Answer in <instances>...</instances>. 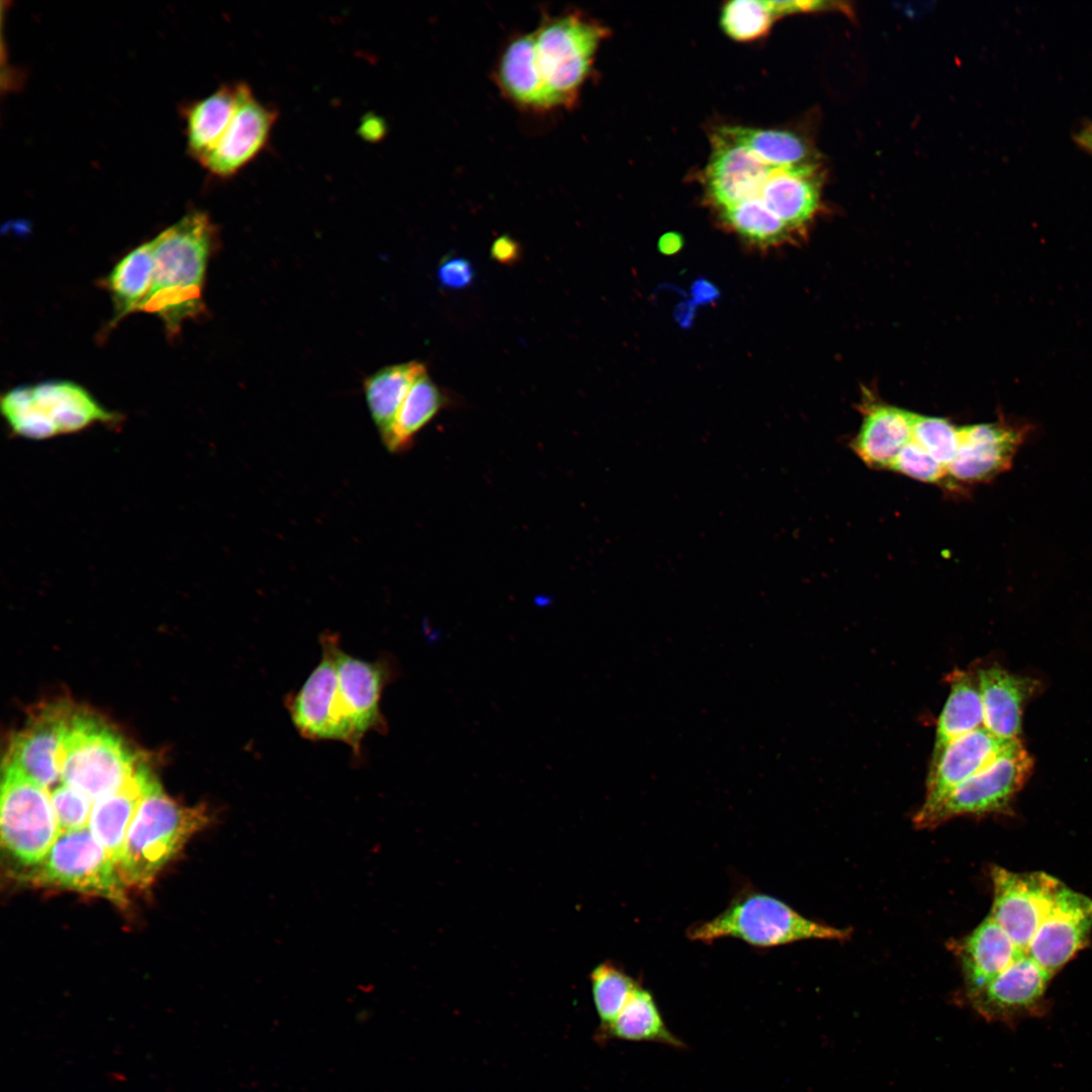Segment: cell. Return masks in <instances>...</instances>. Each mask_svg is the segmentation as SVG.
Masks as SVG:
<instances>
[{"label": "cell", "instance_id": "7a4b0ae2", "mask_svg": "<svg viewBox=\"0 0 1092 1092\" xmlns=\"http://www.w3.org/2000/svg\"><path fill=\"white\" fill-rule=\"evenodd\" d=\"M215 228L202 211H191L155 238L151 288L138 310L160 317L170 337L202 313V289Z\"/></svg>", "mask_w": 1092, "mask_h": 1092}, {"label": "cell", "instance_id": "d590c367", "mask_svg": "<svg viewBox=\"0 0 1092 1092\" xmlns=\"http://www.w3.org/2000/svg\"><path fill=\"white\" fill-rule=\"evenodd\" d=\"M51 798L60 833L88 827L94 804L88 797L63 784Z\"/></svg>", "mask_w": 1092, "mask_h": 1092}, {"label": "cell", "instance_id": "3957f363", "mask_svg": "<svg viewBox=\"0 0 1092 1092\" xmlns=\"http://www.w3.org/2000/svg\"><path fill=\"white\" fill-rule=\"evenodd\" d=\"M205 806L184 807L170 799L155 779L128 828L118 872L125 887L144 889L210 822Z\"/></svg>", "mask_w": 1092, "mask_h": 1092}, {"label": "cell", "instance_id": "603a6c76", "mask_svg": "<svg viewBox=\"0 0 1092 1092\" xmlns=\"http://www.w3.org/2000/svg\"><path fill=\"white\" fill-rule=\"evenodd\" d=\"M496 80L503 92L518 105L550 109L533 32L518 34L508 42L497 64Z\"/></svg>", "mask_w": 1092, "mask_h": 1092}, {"label": "cell", "instance_id": "ac0fdd59", "mask_svg": "<svg viewBox=\"0 0 1092 1092\" xmlns=\"http://www.w3.org/2000/svg\"><path fill=\"white\" fill-rule=\"evenodd\" d=\"M862 422L850 448L870 468L891 470L903 447L912 439L914 414L864 397L860 403Z\"/></svg>", "mask_w": 1092, "mask_h": 1092}, {"label": "cell", "instance_id": "d6986e66", "mask_svg": "<svg viewBox=\"0 0 1092 1092\" xmlns=\"http://www.w3.org/2000/svg\"><path fill=\"white\" fill-rule=\"evenodd\" d=\"M967 997L975 994L1025 953L991 915L956 944Z\"/></svg>", "mask_w": 1092, "mask_h": 1092}, {"label": "cell", "instance_id": "52a82bcc", "mask_svg": "<svg viewBox=\"0 0 1092 1092\" xmlns=\"http://www.w3.org/2000/svg\"><path fill=\"white\" fill-rule=\"evenodd\" d=\"M533 34L550 108L572 105L606 28L571 11L545 18Z\"/></svg>", "mask_w": 1092, "mask_h": 1092}, {"label": "cell", "instance_id": "4fadbf2b", "mask_svg": "<svg viewBox=\"0 0 1092 1092\" xmlns=\"http://www.w3.org/2000/svg\"><path fill=\"white\" fill-rule=\"evenodd\" d=\"M276 109L260 101L253 90L242 83L236 112L216 146L200 164L218 178L240 172L267 146L277 120Z\"/></svg>", "mask_w": 1092, "mask_h": 1092}, {"label": "cell", "instance_id": "6da1fadb", "mask_svg": "<svg viewBox=\"0 0 1092 1092\" xmlns=\"http://www.w3.org/2000/svg\"><path fill=\"white\" fill-rule=\"evenodd\" d=\"M322 658L285 704L299 734L311 740H337L361 753L367 733H386L380 709L384 689L399 669L391 656L366 661L346 653L338 635L321 637Z\"/></svg>", "mask_w": 1092, "mask_h": 1092}, {"label": "cell", "instance_id": "836d02e7", "mask_svg": "<svg viewBox=\"0 0 1092 1092\" xmlns=\"http://www.w3.org/2000/svg\"><path fill=\"white\" fill-rule=\"evenodd\" d=\"M959 439L960 428L950 421L914 414L912 440L946 469L954 457Z\"/></svg>", "mask_w": 1092, "mask_h": 1092}, {"label": "cell", "instance_id": "4dcf8cb0", "mask_svg": "<svg viewBox=\"0 0 1092 1092\" xmlns=\"http://www.w3.org/2000/svg\"><path fill=\"white\" fill-rule=\"evenodd\" d=\"M720 129L770 165L786 167L810 164L811 154L807 144L791 131L740 126Z\"/></svg>", "mask_w": 1092, "mask_h": 1092}, {"label": "cell", "instance_id": "f546056e", "mask_svg": "<svg viewBox=\"0 0 1092 1092\" xmlns=\"http://www.w3.org/2000/svg\"><path fill=\"white\" fill-rule=\"evenodd\" d=\"M718 212L725 226L761 250L793 241L795 233L759 199L747 200Z\"/></svg>", "mask_w": 1092, "mask_h": 1092}, {"label": "cell", "instance_id": "1f68e13d", "mask_svg": "<svg viewBox=\"0 0 1092 1092\" xmlns=\"http://www.w3.org/2000/svg\"><path fill=\"white\" fill-rule=\"evenodd\" d=\"M589 979L593 1000L600 1019L598 1035L615 1021L640 982L611 962L598 965L592 971Z\"/></svg>", "mask_w": 1092, "mask_h": 1092}, {"label": "cell", "instance_id": "cb8c5ba5", "mask_svg": "<svg viewBox=\"0 0 1092 1092\" xmlns=\"http://www.w3.org/2000/svg\"><path fill=\"white\" fill-rule=\"evenodd\" d=\"M603 1043L609 1039L656 1042L672 1049H686V1043L665 1024L652 994L640 983L615 1021L601 1034Z\"/></svg>", "mask_w": 1092, "mask_h": 1092}, {"label": "cell", "instance_id": "e575fe53", "mask_svg": "<svg viewBox=\"0 0 1092 1092\" xmlns=\"http://www.w3.org/2000/svg\"><path fill=\"white\" fill-rule=\"evenodd\" d=\"M891 470L922 482L945 486L946 467L912 439L900 451Z\"/></svg>", "mask_w": 1092, "mask_h": 1092}, {"label": "cell", "instance_id": "60d3db41", "mask_svg": "<svg viewBox=\"0 0 1092 1092\" xmlns=\"http://www.w3.org/2000/svg\"><path fill=\"white\" fill-rule=\"evenodd\" d=\"M1076 143L1092 155V123L1085 124L1075 135Z\"/></svg>", "mask_w": 1092, "mask_h": 1092}, {"label": "cell", "instance_id": "f1b7e54d", "mask_svg": "<svg viewBox=\"0 0 1092 1092\" xmlns=\"http://www.w3.org/2000/svg\"><path fill=\"white\" fill-rule=\"evenodd\" d=\"M444 391L428 376H420L407 392L394 421L392 430L383 442L390 453H401L412 447L417 434L448 404Z\"/></svg>", "mask_w": 1092, "mask_h": 1092}, {"label": "cell", "instance_id": "d4e9b609", "mask_svg": "<svg viewBox=\"0 0 1092 1092\" xmlns=\"http://www.w3.org/2000/svg\"><path fill=\"white\" fill-rule=\"evenodd\" d=\"M947 681L949 694L938 717L932 755L950 741L984 727L977 672L956 669L947 675Z\"/></svg>", "mask_w": 1092, "mask_h": 1092}, {"label": "cell", "instance_id": "7402d4cb", "mask_svg": "<svg viewBox=\"0 0 1092 1092\" xmlns=\"http://www.w3.org/2000/svg\"><path fill=\"white\" fill-rule=\"evenodd\" d=\"M794 233L807 225L817 211L820 183L810 164L776 167L757 198Z\"/></svg>", "mask_w": 1092, "mask_h": 1092}, {"label": "cell", "instance_id": "8fae6325", "mask_svg": "<svg viewBox=\"0 0 1092 1092\" xmlns=\"http://www.w3.org/2000/svg\"><path fill=\"white\" fill-rule=\"evenodd\" d=\"M1031 431L1026 422L1004 418L960 427L959 446L947 466L944 488L962 490L1005 472Z\"/></svg>", "mask_w": 1092, "mask_h": 1092}, {"label": "cell", "instance_id": "b9f144b4", "mask_svg": "<svg viewBox=\"0 0 1092 1092\" xmlns=\"http://www.w3.org/2000/svg\"><path fill=\"white\" fill-rule=\"evenodd\" d=\"M693 307V305L688 303L680 305V308H678L676 313L679 324H686L688 326V324L691 323L694 314Z\"/></svg>", "mask_w": 1092, "mask_h": 1092}, {"label": "cell", "instance_id": "83f0119b", "mask_svg": "<svg viewBox=\"0 0 1092 1092\" xmlns=\"http://www.w3.org/2000/svg\"><path fill=\"white\" fill-rule=\"evenodd\" d=\"M154 248L155 239L134 248L118 261L105 279L114 305L113 324L138 311L147 296L153 279Z\"/></svg>", "mask_w": 1092, "mask_h": 1092}, {"label": "cell", "instance_id": "44dd1931", "mask_svg": "<svg viewBox=\"0 0 1092 1092\" xmlns=\"http://www.w3.org/2000/svg\"><path fill=\"white\" fill-rule=\"evenodd\" d=\"M154 780L149 768L139 762L120 788L93 804L88 828L117 867L128 828Z\"/></svg>", "mask_w": 1092, "mask_h": 1092}, {"label": "cell", "instance_id": "8992f818", "mask_svg": "<svg viewBox=\"0 0 1092 1092\" xmlns=\"http://www.w3.org/2000/svg\"><path fill=\"white\" fill-rule=\"evenodd\" d=\"M61 780L93 803L120 788L138 760L111 728L87 712L69 717L60 755Z\"/></svg>", "mask_w": 1092, "mask_h": 1092}, {"label": "cell", "instance_id": "2e32d148", "mask_svg": "<svg viewBox=\"0 0 1092 1092\" xmlns=\"http://www.w3.org/2000/svg\"><path fill=\"white\" fill-rule=\"evenodd\" d=\"M73 708L50 703L32 712L9 743L4 762L11 763L44 788L61 780L59 755Z\"/></svg>", "mask_w": 1092, "mask_h": 1092}, {"label": "cell", "instance_id": "484cf974", "mask_svg": "<svg viewBox=\"0 0 1092 1092\" xmlns=\"http://www.w3.org/2000/svg\"><path fill=\"white\" fill-rule=\"evenodd\" d=\"M241 86L242 83L224 85L187 110V147L198 162L210 153L224 133L236 112Z\"/></svg>", "mask_w": 1092, "mask_h": 1092}, {"label": "cell", "instance_id": "f35d334b", "mask_svg": "<svg viewBox=\"0 0 1092 1092\" xmlns=\"http://www.w3.org/2000/svg\"><path fill=\"white\" fill-rule=\"evenodd\" d=\"M692 296L695 304H705L715 300L719 296V290L710 281L699 279L692 287Z\"/></svg>", "mask_w": 1092, "mask_h": 1092}, {"label": "cell", "instance_id": "9a60e30c", "mask_svg": "<svg viewBox=\"0 0 1092 1092\" xmlns=\"http://www.w3.org/2000/svg\"><path fill=\"white\" fill-rule=\"evenodd\" d=\"M1092 929V900L1065 886L1039 924L1027 956L1052 976L1082 949Z\"/></svg>", "mask_w": 1092, "mask_h": 1092}, {"label": "cell", "instance_id": "d6a6232c", "mask_svg": "<svg viewBox=\"0 0 1092 1092\" xmlns=\"http://www.w3.org/2000/svg\"><path fill=\"white\" fill-rule=\"evenodd\" d=\"M776 16L770 1L735 0L723 8L721 24L733 39L747 41L767 32Z\"/></svg>", "mask_w": 1092, "mask_h": 1092}, {"label": "cell", "instance_id": "8d00e7d4", "mask_svg": "<svg viewBox=\"0 0 1092 1092\" xmlns=\"http://www.w3.org/2000/svg\"><path fill=\"white\" fill-rule=\"evenodd\" d=\"M475 271L468 259L456 256L445 257L439 264L437 278L440 285L449 290L468 287L474 280Z\"/></svg>", "mask_w": 1092, "mask_h": 1092}, {"label": "cell", "instance_id": "5bb4252c", "mask_svg": "<svg viewBox=\"0 0 1092 1092\" xmlns=\"http://www.w3.org/2000/svg\"><path fill=\"white\" fill-rule=\"evenodd\" d=\"M1051 978L1050 973L1024 954L968 999L985 1019L1011 1024L1042 1013Z\"/></svg>", "mask_w": 1092, "mask_h": 1092}, {"label": "cell", "instance_id": "ffe728a7", "mask_svg": "<svg viewBox=\"0 0 1092 1092\" xmlns=\"http://www.w3.org/2000/svg\"><path fill=\"white\" fill-rule=\"evenodd\" d=\"M983 705L984 728L1003 739H1016L1021 729L1022 710L1033 696L1036 681L1008 672L998 665L977 671Z\"/></svg>", "mask_w": 1092, "mask_h": 1092}, {"label": "cell", "instance_id": "7c38bea8", "mask_svg": "<svg viewBox=\"0 0 1092 1092\" xmlns=\"http://www.w3.org/2000/svg\"><path fill=\"white\" fill-rule=\"evenodd\" d=\"M990 875L993 885L990 915L1026 954L1034 933L1064 885L1042 872L1014 873L993 867Z\"/></svg>", "mask_w": 1092, "mask_h": 1092}, {"label": "cell", "instance_id": "5b68a950", "mask_svg": "<svg viewBox=\"0 0 1092 1092\" xmlns=\"http://www.w3.org/2000/svg\"><path fill=\"white\" fill-rule=\"evenodd\" d=\"M1 412L16 437L32 441L120 420L118 414L101 405L87 389L68 380L14 387L2 395Z\"/></svg>", "mask_w": 1092, "mask_h": 1092}, {"label": "cell", "instance_id": "30bf717a", "mask_svg": "<svg viewBox=\"0 0 1092 1092\" xmlns=\"http://www.w3.org/2000/svg\"><path fill=\"white\" fill-rule=\"evenodd\" d=\"M1033 766L1020 740L980 771L960 784L937 806L916 812L914 825L930 829L961 816L1003 811L1025 784Z\"/></svg>", "mask_w": 1092, "mask_h": 1092}, {"label": "cell", "instance_id": "74e56055", "mask_svg": "<svg viewBox=\"0 0 1092 1092\" xmlns=\"http://www.w3.org/2000/svg\"><path fill=\"white\" fill-rule=\"evenodd\" d=\"M521 253L519 243L505 235L495 239L490 248L491 258L505 265L516 263L520 259Z\"/></svg>", "mask_w": 1092, "mask_h": 1092}, {"label": "cell", "instance_id": "ba28073f", "mask_svg": "<svg viewBox=\"0 0 1092 1092\" xmlns=\"http://www.w3.org/2000/svg\"><path fill=\"white\" fill-rule=\"evenodd\" d=\"M0 828L3 847L30 867L44 858L60 834L48 789L7 762L2 775Z\"/></svg>", "mask_w": 1092, "mask_h": 1092}, {"label": "cell", "instance_id": "4316f807", "mask_svg": "<svg viewBox=\"0 0 1092 1092\" xmlns=\"http://www.w3.org/2000/svg\"><path fill=\"white\" fill-rule=\"evenodd\" d=\"M427 373L418 361L386 366L364 382L366 401L382 443L389 436L397 413L415 381Z\"/></svg>", "mask_w": 1092, "mask_h": 1092}, {"label": "cell", "instance_id": "ab89813d", "mask_svg": "<svg viewBox=\"0 0 1092 1092\" xmlns=\"http://www.w3.org/2000/svg\"><path fill=\"white\" fill-rule=\"evenodd\" d=\"M681 240L673 234L664 235L659 241V249L664 254H673L679 250Z\"/></svg>", "mask_w": 1092, "mask_h": 1092}, {"label": "cell", "instance_id": "9c48e42d", "mask_svg": "<svg viewBox=\"0 0 1092 1092\" xmlns=\"http://www.w3.org/2000/svg\"><path fill=\"white\" fill-rule=\"evenodd\" d=\"M28 879L38 885L100 896L115 903L125 901V885L117 864L88 827L60 833Z\"/></svg>", "mask_w": 1092, "mask_h": 1092}, {"label": "cell", "instance_id": "277c9868", "mask_svg": "<svg viewBox=\"0 0 1092 1092\" xmlns=\"http://www.w3.org/2000/svg\"><path fill=\"white\" fill-rule=\"evenodd\" d=\"M687 934L705 943L733 937L772 947L808 939L845 940L850 930L811 920L770 895L750 891L736 896L714 918L690 926Z\"/></svg>", "mask_w": 1092, "mask_h": 1092}, {"label": "cell", "instance_id": "e0dca14e", "mask_svg": "<svg viewBox=\"0 0 1092 1092\" xmlns=\"http://www.w3.org/2000/svg\"><path fill=\"white\" fill-rule=\"evenodd\" d=\"M1019 739H1003L984 727L950 741L931 757L924 803L918 812L937 806L960 784L991 763Z\"/></svg>", "mask_w": 1092, "mask_h": 1092}]
</instances>
